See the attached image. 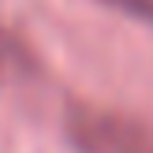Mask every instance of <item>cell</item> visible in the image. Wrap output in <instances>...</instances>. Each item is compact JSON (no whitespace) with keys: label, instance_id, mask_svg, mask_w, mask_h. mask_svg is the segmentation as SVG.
<instances>
[{"label":"cell","instance_id":"1","mask_svg":"<svg viewBox=\"0 0 153 153\" xmlns=\"http://www.w3.org/2000/svg\"><path fill=\"white\" fill-rule=\"evenodd\" d=\"M67 142L79 153H153V120L75 105L67 112Z\"/></svg>","mask_w":153,"mask_h":153},{"label":"cell","instance_id":"2","mask_svg":"<svg viewBox=\"0 0 153 153\" xmlns=\"http://www.w3.org/2000/svg\"><path fill=\"white\" fill-rule=\"evenodd\" d=\"M26 67H34L30 49L11 34V30L0 26V71H4V75H22Z\"/></svg>","mask_w":153,"mask_h":153}]
</instances>
